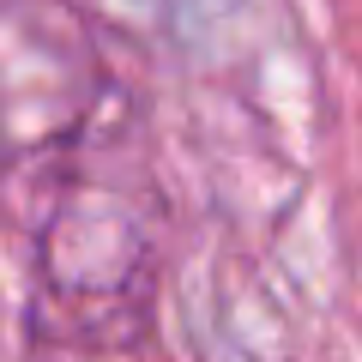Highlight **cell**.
Returning a JSON list of instances; mask_svg holds the SVG:
<instances>
[{"label": "cell", "instance_id": "cell-1", "mask_svg": "<svg viewBox=\"0 0 362 362\" xmlns=\"http://www.w3.org/2000/svg\"><path fill=\"white\" fill-rule=\"evenodd\" d=\"M169 199L145 139L85 157L25 206L37 356H133L151 344L169 272Z\"/></svg>", "mask_w": 362, "mask_h": 362}, {"label": "cell", "instance_id": "cell-3", "mask_svg": "<svg viewBox=\"0 0 362 362\" xmlns=\"http://www.w3.org/2000/svg\"><path fill=\"white\" fill-rule=\"evenodd\" d=\"M37 362H66V356H37Z\"/></svg>", "mask_w": 362, "mask_h": 362}, {"label": "cell", "instance_id": "cell-2", "mask_svg": "<svg viewBox=\"0 0 362 362\" xmlns=\"http://www.w3.org/2000/svg\"><path fill=\"white\" fill-rule=\"evenodd\" d=\"M133 139H145V85L127 42L78 0H0V194L30 206Z\"/></svg>", "mask_w": 362, "mask_h": 362}]
</instances>
